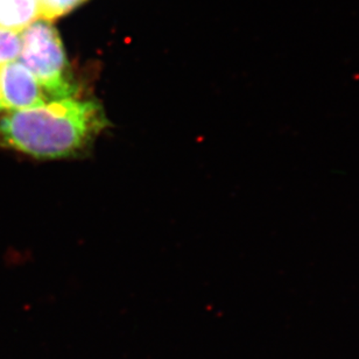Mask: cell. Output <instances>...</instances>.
Masks as SVG:
<instances>
[{"label":"cell","mask_w":359,"mask_h":359,"mask_svg":"<svg viewBox=\"0 0 359 359\" xmlns=\"http://www.w3.org/2000/svg\"><path fill=\"white\" fill-rule=\"evenodd\" d=\"M105 126L100 104L76 97L20 110L0 109V147L61 159L83 151Z\"/></svg>","instance_id":"6da1fadb"},{"label":"cell","mask_w":359,"mask_h":359,"mask_svg":"<svg viewBox=\"0 0 359 359\" xmlns=\"http://www.w3.org/2000/svg\"><path fill=\"white\" fill-rule=\"evenodd\" d=\"M20 52V33L0 27V67L17 61Z\"/></svg>","instance_id":"5b68a950"},{"label":"cell","mask_w":359,"mask_h":359,"mask_svg":"<svg viewBox=\"0 0 359 359\" xmlns=\"http://www.w3.org/2000/svg\"><path fill=\"white\" fill-rule=\"evenodd\" d=\"M41 19L39 0H0V27L21 32Z\"/></svg>","instance_id":"277c9868"},{"label":"cell","mask_w":359,"mask_h":359,"mask_svg":"<svg viewBox=\"0 0 359 359\" xmlns=\"http://www.w3.org/2000/svg\"><path fill=\"white\" fill-rule=\"evenodd\" d=\"M0 109H1V107H0Z\"/></svg>","instance_id":"52a82bcc"},{"label":"cell","mask_w":359,"mask_h":359,"mask_svg":"<svg viewBox=\"0 0 359 359\" xmlns=\"http://www.w3.org/2000/svg\"><path fill=\"white\" fill-rule=\"evenodd\" d=\"M48 93L21 62L0 67V107L20 110L50 102Z\"/></svg>","instance_id":"3957f363"},{"label":"cell","mask_w":359,"mask_h":359,"mask_svg":"<svg viewBox=\"0 0 359 359\" xmlns=\"http://www.w3.org/2000/svg\"><path fill=\"white\" fill-rule=\"evenodd\" d=\"M20 62L52 100L75 97L66 50L52 21L39 19L21 32Z\"/></svg>","instance_id":"7a4b0ae2"},{"label":"cell","mask_w":359,"mask_h":359,"mask_svg":"<svg viewBox=\"0 0 359 359\" xmlns=\"http://www.w3.org/2000/svg\"><path fill=\"white\" fill-rule=\"evenodd\" d=\"M87 0H39L41 7V19L53 21L81 6Z\"/></svg>","instance_id":"8992f818"}]
</instances>
